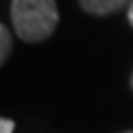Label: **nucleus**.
I'll return each instance as SVG.
<instances>
[{
	"mask_svg": "<svg viewBox=\"0 0 133 133\" xmlns=\"http://www.w3.org/2000/svg\"><path fill=\"white\" fill-rule=\"evenodd\" d=\"M11 22L26 43L48 39L59 22L56 0H11Z\"/></svg>",
	"mask_w": 133,
	"mask_h": 133,
	"instance_id": "nucleus-1",
	"label": "nucleus"
},
{
	"mask_svg": "<svg viewBox=\"0 0 133 133\" xmlns=\"http://www.w3.org/2000/svg\"><path fill=\"white\" fill-rule=\"evenodd\" d=\"M126 4H129V0H79L81 9L91 15H111Z\"/></svg>",
	"mask_w": 133,
	"mask_h": 133,
	"instance_id": "nucleus-2",
	"label": "nucleus"
},
{
	"mask_svg": "<svg viewBox=\"0 0 133 133\" xmlns=\"http://www.w3.org/2000/svg\"><path fill=\"white\" fill-rule=\"evenodd\" d=\"M11 52V35H9V30L6 24L0 26V63H6L8 56Z\"/></svg>",
	"mask_w": 133,
	"mask_h": 133,
	"instance_id": "nucleus-3",
	"label": "nucleus"
},
{
	"mask_svg": "<svg viewBox=\"0 0 133 133\" xmlns=\"http://www.w3.org/2000/svg\"><path fill=\"white\" fill-rule=\"evenodd\" d=\"M15 129V122L9 118H2L0 120V133H13Z\"/></svg>",
	"mask_w": 133,
	"mask_h": 133,
	"instance_id": "nucleus-4",
	"label": "nucleus"
},
{
	"mask_svg": "<svg viewBox=\"0 0 133 133\" xmlns=\"http://www.w3.org/2000/svg\"><path fill=\"white\" fill-rule=\"evenodd\" d=\"M128 21L133 26V0H131V4H129V9H128Z\"/></svg>",
	"mask_w": 133,
	"mask_h": 133,
	"instance_id": "nucleus-5",
	"label": "nucleus"
},
{
	"mask_svg": "<svg viewBox=\"0 0 133 133\" xmlns=\"http://www.w3.org/2000/svg\"><path fill=\"white\" fill-rule=\"evenodd\" d=\"M131 89H133V74H131Z\"/></svg>",
	"mask_w": 133,
	"mask_h": 133,
	"instance_id": "nucleus-6",
	"label": "nucleus"
},
{
	"mask_svg": "<svg viewBox=\"0 0 133 133\" xmlns=\"http://www.w3.org/2000/svg\"><path fill=\"white\" fill-rule=\"evenodd\" d=\"M124 133H133V129H131V131H124Z\"/></svg>",
	"mask_w": 133,
	"mask_h": 133,
	"instance_id": "nucleus-7",
	"label": "nucleus"
}]
</instances>
